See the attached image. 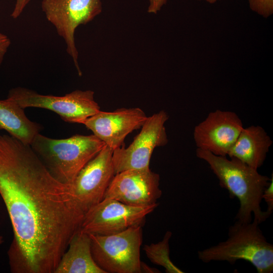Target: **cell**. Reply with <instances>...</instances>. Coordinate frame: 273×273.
<instances>
[{"mask_svg":"<svg viewBox=\"0 0 273 273\" xmlns=\"http://www.w3.org/2000/svg\"><path fill=\"white\" fill-rule=\"evenodd\" d=\"M41 8L47 20L64 40L66 52L81 76L75 32L79 25L89 23L100 14L101 0H42Z\"/></svg>","mask_w":273,"mask_h":273,"instance_id":"cell-7","label":"cell"},{"mask_svg":"<svg viewBox=\"0 0 273 273\" xmlns=\"http://www.w3.org/2000/svg\"><path fill=\"white\" fill-rule=\"evenodd\" d=\"M198 256L205 263L224 261L234 264L244 260L251 263L258 273L273 271V245L254 219L249 222L236 220L229 229L227 240L198 251Z\"/></svg>","mask_w":273,"mask_h":273,"instance_id":"cell-4","label":"cell"},{"mask_svg":"<svg viewBox=\"0 0 273 273\" xmlns=\"http://www.w3.org/2000/svg\"><path fill=\"white\" fill-rule=\"evenodd\" d=\"M94 92L75 90L62 96L44 95L33 90L22 87L13 88L7 98L23 109L29 107L46 109L58 114L69 123L82 122L100 111L95 100Z\"/></svg>","mask_w":273,"mask_h":273,"instance_id":"cell-6","label":"cell"},{"mask_svg":"<svg viewBox=\"0 0 273 273\" xmlns=\"http://www.w3.org/2000/svg\"><path fill=\"white\" fill-rule=\"evenodd\" d=\"M149 1L148 12L155 14H157L167 3V0H149Z\"/></svg>","mask_w":273,"mask_h":273,"instance_id":"cell-22","label":"cell"},{"mask_svg":"<svg viewBox=\"0 0 273 273\" xmlns=\"http://www.w3.org/2000/svg\"><path fill=\"white\" fill-rule=\"evenodd\" d=\"M197 1H200V0H197ZM205 1L210 4H214L216 3L217 1H220V0H205Z\"/></svg>","mask_w":273,"mask_h":273,"instance_id":"cell-24","label":"cell"},{"mask_svg":"<svg viewBox=\"0 0 273 273\" xmlns=\"http://www.w3.org/2000/svg\"><path fill=\"white\" fill-rule=\"evenodd\" d=\"M31 0H16L14 9L11 14L13 19H17L22 13Z\"/></svg>","mask_w":273,"mask_h":273,"instance_id":"cell-21","label":"cell"},{"mask_svg":"<svg viewBox=\"0 0 273 273\" xmlns=\"http://www.w3.org/2000/svg\"><path fill=\"white\" fill-rule=\"evenodd\" d=\"M0 195L14 232L12 270L54 273L84 216L71 185L56 179L30 145L3 134Z\"/></svg>","mask_w":273,"mask_h":273,"instance_id":"cell-1","label":"cell"},{"mask_svg":"<svg viewBox=\"0 0 273 273\" xmlns=\"http://www.w3.org/2000/svg\"><path fill=\"white\" fill-rule=\"evenodd\" d=\"M41 129L42 126L30 120L24 109L14 101L8 98L0 100V130L7 131L9 135L30 145Z\"/></svg>","mask_w":273,"mask_h":273,"instance_id":"cell-16","label":"cell"},{"mask_svg":"<svg viewBox=\"0 0 273 273\" xmlns=\"http://www.w3.org/2000/svg\"><path fill=\"white\" fill-rule=\"evenodd\" d=\"M159 184V175L150 168L125 170L114 175L104 198L134 206L153 205L162 195Z\"/></svg>","mask_w":273,"mask_h":273,"instance_id":"cell-11","label":"cell"},{"mask_svg":"<svg viewBox=\"0 0 273 273\" xmlns=\"http://www.w3.org/2000/svg\"><path fill=\"white\" fill-rule=\"evenodd\" d=\"M272 143L260 126L243 127L227 156L258 169L263 165Z\"/></svg>","mask_w":273,"mask_h":273,"instance_id":"cell-14","label":"cell"},{"mask_svg":"<svg viewBox=\"0 0 273 273\" xmlns=\"http://www.w3.org/2000/svg\"><path fill=\"white\" fill-rule=\"evenodd\" d=\"M11 43L10 39L5 34L0 32V65Z\"/></svg>","mask_w":273,"mask_h":273,"instance_id":"cell-20","label":"cell"},{"mask_svg":"<svg viewBox=\"0 0 273 273\" xmlns=\"http://www.w3.org/2000/svg\"><path fill=\"white\" fill-rule=\"evenodd\" d=\"M196 154L209 165L220 186L228 191L230 197L238 199L240 207L235 217L237 221L251 222L253 215V219L260 224L269 217L270 213L262 211L260 204L270 178L236 158L229 159L198 148Z\"/></svg>","mask_w":273,"mask_h":273,"instance_id":"cell-2","label":"cell"},{"mask_svg":"<svg viewBox=\"0 0 273 273\" xmlns=\"http://www.w3.org/2000/svg\"><path fill=\"white\" fill-rule=\"evenodd\" d=\"M94 134H75L55 139L40 133L30 146L50 173L60 181L71 185L81 169L104 147Z\"/></svg>","mask_w":273,"mask_h":273,"instance_id":"cell-3","label":"cell"},{"mask_svg":"<svg viewBox=\"0 0 273 273\" xmlns=\"http://www.w3.org/2000/svg\"><path fill=\"white\" fill-rule=\"evenodd\" d=\"M243 128L236 113L218 109L195 126L193 137L197 148L226 156Z\"/></svg>","mask_w":273,"mask_h":273,"instance_id":"cell-12","label":"cell"},{"mask_svg":"<svg viewBox=\"0 0 273 273\" xmlns=\"http://www.w3.org/2000/svg\"><path fill=\"white\" fill-rule=\"evenodd\" d=\"M264 199L267 205V211L270 214L273 210V174H271L270 182L264 191L262 199Z\"/></svg>","mask_w":273,"mask_h":273,"instance_id":"cell-19","label":"cell"},{"mask_svg":"<svg viewBox=\"0 0 273 273\" xmlns=\"http://www.w3.org/2000/svg\"><path fill=\"white\" fill-rule=\"evenodd\" d=\"M113 152L105 145L81 169L71 185L75 201L84 215L104 199L115 175Z\"/></svg>","mask_w":273,"mask_h":273,"instance_id":"cell-10","label":"cell"},{"mask_svg":"<svg viewBox=\"0 0 273 273\" xmlns=\"http://www.w3.org/2000/svg\"><path fill=\"white\" fill-rule=\"evenodd\" d=\"M147 118L140 108H120L113 112L100 110L81 124L114 150L123 145L129 133L141 128Z\"/></svg>","mask_w":273,"mask_h":273,"instance_id":"cell-13","label":"cell"},{"mask_svg":"<svg viewBox=\"0 0 273 273\" xmlns=\"http://www.w3.org/2000/svg\"><path fill=\"white\" fill-rule=\"evenodd\" d=\"M141 267L142 272H143V271L145 272H160V271H159V270L155 268H151L143 262H141Z\"/></svg>","mask_w":273,"mask_h":273,"instance_id":"cell-23","label":"cell"},{"mask_svg":"<svg viewBox=\"0 0 273 273\" xmlns=\"http://www.w3.org/2000/svg\"><path fill=\"white\" fill-rule=\"evenodd\" d=\"M158 203L139 207L125 204L114 199L104 198L85 214L80 230L88 234L109 235L130 227L142 225L146 216Z\"/></svg>","mask_w":273,"mask_h":273,"instance_id":"cell-9","label":"cell"},{"mask_svg":"<svg viewBox=\"0 0 273 273\" xmlns=\"http://www.w3.org/2000/svg\"><path fill=\"white\" fill-rule=\"evenodd\" d=\"M171 236L172 233L167 231L162 240L157 243L145 245L143 249L148 259L153 263L164 267L166 272L183 273L170 258L169 241Z\"/></svg>","mask_w":273,"mask_h":273,"instance_id":"cell-17","label":"cell"},{"mask_svg":"<svg viewBox=\"0 0 273 273\" xmlns=\"http://www.w3.org/2000/svg\"><path fill=\"white\" fill-rule=\"evenodd\" d=\"M89 235L93 257L106 273L142 272V225L112 235Z\"/></svg>","mask_w":273,"mask_h":273,"instance_id":"cell-5","label":"cell"},{"mask_svg":"<svg viewBox=\"0 0 273 273\" xmlns=\"http://www.w3.org/2000/svg\"><path fill=\"white\" fill-rule=\"evenodd\" d=\"M250 9L267 18L273 14V0H248Z\"/></svg>","mask_w":273,"mask_h":273,"instance_id":"cell-18","label":"cell"},{"mask_svg":"<svg viewBox=\"0 0 273 273\" xmlns=\"http://www.w3.org/2000/svg\"><path fill=\"white\" fill-rule=\"evenodd\" d=\"M54 273H106L93 257L88 234L80 230L75 234Z\"/></svg>","mask_w":273,"mask_h":273,"instance_id":"cell-15","label":"cell"},{"mask_svg":"<svg viewBox=\"0 0 273 273\" xmlns=\"http://www.w3.org/2000/svg\"><path fill=\"white\" fill-rule=\"evenodd\" d=\"M168 118L164 110L148 116L141 131L127 148L121 146L113 150L112 162L115 174L127 170L150 168L154 149L168 143L165 123Z\"/></svg>","mask_w":273,"mask_h":273,"instance_id":"cell-8","label":"cell"}]
</instances>
